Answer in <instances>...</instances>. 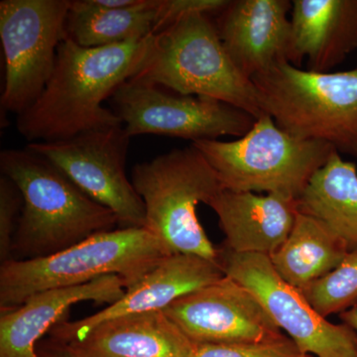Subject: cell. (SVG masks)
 <instances>
[{
    "label": "cell",
    "mask_w": 357,
    "mask_h": 357,
    "mask_svg": "<svg viewBox=\"0 0 357 357\" xmlns=\"http://www.w3.org/2000/svg\"><path fill=\"white\" fill-rule=\"evenodd\" d=\"M229 0H159V20L156 33L165 29L180 18L192 13H215Z\"/></svg>",
    "instance_id": "25"
},
{
    "label": "cell",
    "mask_w": 357,
    "mask_h": 357,
    "mask_svg": "<svg viewBox=\"0 0 357 357\" xmlns=\"http://www.w3.org/2000/svg\"><path fill=\"white\" fill-rule=\"evenodd\" d=\"M290 0H229L218 11V36L232 63L244 77L292 60Z\"/></svg>",
    "instance_id": "13"
},
{
    "label": "cell",
    "mask_w": 357,
    "mask_h": 357,
    "mask_svg": "<svg viewBox=\"0 0 357 357\" xmlns=\"http://www.w3.org/2000/svg\"><path fill=\"white\" fill-rule=\"evenodd\" d=\"M338 314L342 324L349 326L357 333V304Z\"/></svg>",
    "instance_id": "28"
},
{
    "label": "cell",
    "mask_w": 357,
    "mask_h": 357,
    "mask_svg": "<svg viewBox=\"0 0 357 357\" xmlns=\"http://www.w3.org/2000/svg\"><path fill=\"white\" fill-rule=\"evenodd\" d=\"M114 112L130 137L142 134L191 140L243 137L255 117L227 105L201 96L164 91L156 84L129 79L112 96Z\"/></svg>",
    "instance_id": "9"
},
{
    "label": "cell",
    "mask_w": 357,
    "mask_h": 357,
    "mask_svg": "<svg viewBox=\"0 0 357 357\" xmlns=\"http://www.w3.org/2000/svg\"><path fill=\"white\" fill-rule=\"evenodd\" d=\"M162 312L195 344L263 342L285 335L255 294L227 275Z\"/></svg>",
    "instance_id": "12"
},
{
    "label": "cell",
    "mask_w": 357,
    "mask_h": 357,
    "mask_svg": "<svg viewBox=\"0 0 357 357\" xmlns=\"http://www.w3.org/2000/svg\"><path fill=\"white\" fill-rule=\"evenodd\" d=\"M130 79L227 103L256 119L265 114L255 84L232 63L208 14H189L150 35Z\"/></svg>",
    "instance_id": "3"
},
{
    "label": "cell",
    "mask_w": 357,
    "mask_h": 357,
    "mask_svg": "<svg viewBox=\"0 0 357 357\" xmlns=\"http://www.w3.org/2000/svg\"><path fill=\"white\" fill-rule=\"evenodd\" d=\"M159 0H138L122 9L103 8L93 0H70L66 36L84 48L146 38L156 33Z\"/></svg>",
    "instance_id": "20"
},
{
    "label": "cell",
    "mask_w": 357,
    "mask_h": 357,
    "mask_svg": "<svg viewBox=\"0 0 357 357\" xmlns=\"http://www.w3.org/2000/svg\"><path fill=\"white\" fill-rule=\"evenodd\" d=\"M169 255L147 229L121 227L47 257L10 259L0 266V311L20 307L38 293L76 287L109 275L121 277L129 289Z\"/></svg>",
    "instance_id": "4"
},
{
    "label": "cell",
    "mask_w": 357,
    "mask_h": 357,
    "mask_svg": "<svg viewBox=\"0 0 357 357\" xmlns=\"http://www.w3.org/2000/svg\"><path fill=\"white\" fill-rule=\"evenodd\" d=\"M70 0H2L0 39L6 76L1 107L17 115L36 102L50 79L66 37Z\"/></svg>",
    "instance_id": "8"
},
{
    "label": "cell",
    "mask_w": 357,
    "mask_h": 357,
    "mask_svg": "<svg viewBox=\"0 0 357 357\" xmlns=\"http://www.w3.org/2000/svg\"><path fill=\"white\" fill-rule=\"evenodd\" d=\"M96 6H102L103 8L122 9L135 6L138 0H93Z\"/></svg>",
    "instance_id": "27"
},
{
    "label": "cell",
    "mask_w": 357,
    "mask_h": 357,
    "mask_svg": "<svg viewBox=\"0 0 357 357\" xmlns=\"http://www.w3.org/2000/svg\"><path fill=\"white\" fill-rule=\"evenodd\" d=\"M64 344L82 357H192L196 347L162 311L102 321Z\"/></svg>",
    "instance_id": "18"
},
{
    "label": "cell",
    "mask_w": 357,
    "mask_h": 357,
    "mask_svg": "<svg viewBox=\"0 0 357 357\" xmlns=\"http://www.w3.org/2000/svg\"><path fill=\"white\" fill-rule=\"evenodd\" d=\"M218 262L227 276L250 290L277 326L307 356L357 357V333L319 314L304 296L275 272L269 256L234 253L220 246Z\"/></svg>",
    "instance_id": "11"
},
{
    "label": "cell",
    "mask_w": 357,
    "mask_h": 357,
    "mask_svg": "<svg viewBox=\"0 0 357 357\" xmlns=\"http://www.w3.org/2000/svg\"><path fill=\"white\" fill-rule=\"evenodd\" d=\"M131 137L123 126L55 142L29 143L91 199L116 215L122 229L145 227V206L126 171Z\"/></svg>",
    "instance_id": "10"
},
{
    "label": "cell",
    "mask_w": 357,
    "mask_h": 357,
    "mask_svg": "<svg viewBox=\"0 0 357 357\" xmlns=\"http://www.w3.org/2000/svg\"><path fill=\"white\" fill-rule=\"evenodd\" d=\"M349 252L328 225L299 211L288 238L269 259L282 280L301 292L331 273Z\"/></svg>",
    "instance_id": "19"
},
{
    "label": "cell",
    "mask_w": 357,
    "mask_h": 357,
    "mask_svg": "<svg viewBox=\"0 0 357 357\" xmlns=\"http://www.w3.org/2000/svg\"><path fill=\"white\" fill-rule=\"evenodd\" d=\"M251 82L262 112L279 128L357 157V64L344 72L319 73L283 63Z\"/></svg>",
    "instance_id": "5"
},
{
    "label": "cell",
    "mask_w": 357,
    "mask_h": 357,
    "mask_svg": "<svg viewBox=\"0 0 357 357\" xmlns=\"http://www.w3.org/2000/svg\"><path fill=\"white\" fill-rule=\"evenodd\" d=\"M191 144L217 172L223 189L293 199L302 196L314 174L337 152L328 143L296 137L267 114L236 140Z\"/></svg>",
    "instance_id": "7"
},
{
    "label": "cell",
    "mask_w": 357,
    "mask_h": 357,
    "mask_svg": "<svg viewBox=\"0 0 357 357\" xmlns=\"http://www.w3.org/2000/svg\"><path fill=\"white\" fill-rule=\"evenodd\" d=\"M126 289L121 277L109 275L76 287L38 293L20 307L0 311V357H39L40 340L67 319L73 305L86 301L112 305Z\"/></svg>",
    "instance_id": "15"
},
{
    "label": "cell",
    "mask_w": 357,
    "mask_h": 357,
    "mask_svg": "<svg viewBox=\"0 0 357 357\" xmlns=\"http://www.w3.org/2000/svg\"><path fill=\"white\" fill-rule=\"evenodd\" d=\"M0 169L23 197L10 259L56 255L119 225L112 211L86 196L48 160L28 147L3 150Z\"/></svg>",
    "instance_id": "2"
},
{
    "label": "cell",
    "mask_w": 357,
    "mask_h": 357,
    "mask_svg": "<svg viewBox=\"0 0 357 357\" xmlns=\"http://www.w3.org/2000/svg\"><path fill=\"white\" fill-rule=\"evenodd\" d=\"M292 60L328 73L357 50V0H293Z\"/></svg>",
    "instance_id": "17"
},
{
    "label": "cell",
    "mask_w": 357,
    "mask_h": 357,
    "mask_svg": "<svg viewBox=\"0 0 357 357\" xmlns=\"http://www.w3.org/2000/svg\"><path fill=\"white\" fill-rule=\"evenodd\" d=\"M37 354L39 357H82L69 345L51 337L37 345Z\"/></svg>",
    "instance_id": "26"
},
{
    "label": "cell",
    "mask_w": 357,
    "mask_h": 357,
    "mask_svg": "<svg viewBox=\"0 0 357 357\" xmlns=\"http://www.w3.org/2000/svg\"><path fill=\"white\" fill-rule=\"evenodd\" d=\"M225 234L222 248L270 256L283 245L299 213L298 199L222 189L206 204Z\"/></svg>",
    "instance_id": "16"
},
{
    "label": "cell",
    "mask_w": 357,
    "mask_h": 357,
    "mask_svg": "<svg viewBox=\"0 0 357 357\" xmlns=\"http://www.w3.org/2000/svg\"><path fill=\"white\" fill-rule=\"evenodd\" d=\"M131 182L145 206V227L173 255L218 261L197 215L223 189L217 172L194 145L173 149L134 166Z\"/></svg>",
    "instance_id": "6"
},
{
    "label": "cell",
    "mask_w": 357,
    "mask_h": 357,
    "mask_svg": "<svg viewBox=\"0 0 357 357\" xmlns=\"http://www.w3.org/2000/svg\"><path fill=\"white\" fill-rule=\"evenodd\" d=\"M23 208V197L13 181L0 178V261H8Z\"/></svg>",
    "instance_id": "24"
},
{
    "label": "cell",
    "mask_w": 357,
    "mask_h": 357,
    "mask_svg": "<svg viewBox=\"0 0 357 357\" xmlns=\"http://www.w3.org/2000/svg\"><path fill=\"white\" fill-rule=\"evenodd\" d=\"M195 345L192 357H314L303 354L286 335L269 342Z\"/></svg>",
    "instance_id": "23"
},
{
    "label": "cell",
    "mask_w": 357,
    "mask_h": 357,
    "mask_svg": "<svg viewBox=\"0 0 357 357\" xmlns=\"http://www.w3.org/2000/svg\"><path fill=\"white\" fill-rule=\"evenodd\" d=\"M225 276L222 265L215 260L198 255L167 256L138 283L126 289L124 295L114 304L79 321L64 319L52 328L49 337L72 342L102 321L126 314L163 311L178 298L211 285Z\"/></svg>",
    "instance_id": "14"
},
{
    "label": "cell",
    "mask_w": 357,
    "mask_h": 357,
    "mask_svg": "<svg viewBox=\"0 0 357 357\" xmlns=\"http://www.w3.org/2000/svg\"><path fill=\"white\" fill-rule=\"evenodd\" d=\"M148 37L84 48L66 36L44 91L18 115V132L29 143L55 142L122 126L121 119L103 102L133 76Z\"/></svg>",
    "instance_id": "1"
},
{
    "label": "cell",
    "mask_w": 357,
    "mask_h": 357,
    "mask_svg": "<svg viewBox=\"0 0 357 357\" xmlns=\"http://www.w3.org/2000/svg\"><path fill=\"white\" fill-rule=\"evenodd\" d=\"M324 318L340 314L357 304V248L324 278L300 292Z\"/></svg>",
    "instance_id": "22"
},
{
    "label": "cell",
    "mask_w": 357,
    "mask_h": 357,
    "mask_svg": "<svg viewBox=\"0 0 357 357\" xmlns=\"http://www.w3.org/2000/svg\"><path fill=\"white\" fill-rule=\"evenodd\" d=\"M300 213L328 225L349 251L357 248V167L335 152L298 199Z\"/></svg>",
    "instance_id": "21"
}]
</instances>
